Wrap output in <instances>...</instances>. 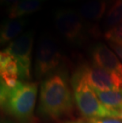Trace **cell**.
Listing matches in <instances>:
<instances>
[{
    "label": "cell",
    "mask_w": 122,
    "mask_h": 123,
    "mask_svg": "<svg viewBox=\"0 0 122 123\" xmlns=\"http://www.w3.org/2000/svg\"><path fill=\"white\" fill-rule=\"evenodd\" d=\"M61 61V53L56 41L49 35L41 37L35 56V71L37 77L49 75Z\"/></svg>",
    "instance_id": "obj_5"
},
{
    "label": "cell",
    "mask_w": 122,
    "mask_h": 123,
    "mask_svg": "<svg viewBox=\"0 0 122 123\" xmlns=\"http://www.w3.org/2000/svg\"><path fill=\"white\" fill-rule=\"evenodd\" d=\"M122 22V0H115L106 13L104 20L105 31Z\"/></svg>",
    "instance_id": "obj_14"
},
{
    "label": "cell",
    "mask_w": 122,
    "mask_h": 123,
    "mask_svg": "<svg viewBox=\"0 0 122 123\" xmlns=\"http://www.w3.org/2000/svg\"><path fill=\"white\" fill-rule=\"evenodd\" d=\"M106 7V0H87L80 7L79 14L88 22H98L104 17Z\"/></svg>",
    "instance_id": "obj_11"
},
{
    "label": "cell",
    "mask_w": 122,
    "mask_h": 123,
    "mask_svg": "<svg viewBox=\"0 0 122 123\" xmlns=\"http://www.w3.org/2000/svg\"><path fill=\"white\" fill-rule=\"evenodd\" d=\"M42 6L40 0H22L7 9L10 19H17L25 15L31 14L40 10Z\"/></svg>",
    "instance_id": "obj_12"
},
{
    "label": "cell",
    "mask_w": 122,
    "mask_h": 123,
    "mask_svg": "<svg viewBox=\"0 0 122 123\" xmlns=\"http://www.w3.org/2000/svg\"><path fill=\"white\" fill-rule=\"evenodd\" d=\"M104 37L112 44H122V22L106 30Z\"/></svg>",
    "instance_id": "obj_15"
},
{
    "label": "cell",
    "mask_w": 122,
    "mask_h": 123,
    "mask_svg": "<svg viewBox=\"0 0 122 123\" xmlns=\"http://www.w3.org/2000/svg\"><path fill=\"white\" fill-rule=\"evenodd\" d=\"M73 98L65 75L53 73L41 83L39 112L47 118L59 119L72 111Z\"/></svg>",
    "instance_id": "obj_1"
},
{
    "label": "cell",
    "mask_w": 122,
    "mask_h": 123,
    "mask_svg": "<svg viewBox=\"0 0 122 123\" xmlns=\"http://www.w3.org/2000/svg\"><path fill=\"white\" fill-rule=\"evenodd\" d=\"M33 39L34 33L33 31H27L10 42L6 48L17 61L20 79L24 80L30 78Z\"/></svg>",
    "instance_id": "obj_6"
},
{
    "label": "cell",
    "mask_w": 122,
    "mask_h": 123,
    "mask_svg": "<svg viewBox=\"0 0 122 123\" xmlns=\"http://www.w3.org/2000/svg\"><path fill=\"white\" fill-rule=\"evenodd\" d=\"M94 91L99 100L106 107L112 110H117L122 107V88L108 91L94 90Z\"/></svg>",
    "instance_id": "obj_13"
},
{
    "label": "cell",
    "mask_w": 122,
    "mask_h": 123,
    "mask_svg": "<svg viewBox=\"0 0 122 123\" xmlns=\"http://www.w3.org/2000/svg\"><path fill=\"white\" fill-rule=\"evenodd\" d=\"M61 2H67V3H68V2H73L74 0H60Z\"/></svg>",
    "instance_id": "obj_21"
},
{
    "label": "cell",
    "mask_w": 122,
    "mask_h": 123,
    "mask_svg": "<svg viewBox=\"0 0 122 123\" xmlns=\"http://www.w3.org/2000/svg\"><path fill=\"white\" fill-rule=\"evenodd\" d=\"M115 111H116V113H117V117L122 120V107H121V108H119L117 110H115Z\"/></svg>",
    "instance_id": "obj_20"
},
{
    "label": "cell",
    "mask_w": 122,
    "mask_h": 123,
    "mask_svg": "<svg viewBox=\"0 0 122 123\" xmlns=\"http://www.w3.org/2000/svg\"><path fill=\"white\" fill-rule=\"evenodd\" d=\"M54 24L58 32L73 44H81L86 37L85 20L79 12L73 9L57 10L54 14Z\"/></svg>",
    "instance_id": "obj_4"
},
{
    "label": "cell",
    "mask_w": 122,
    "mask_h": 123,
    "mask_svg": "<svg viewBox=\"0 0 122 123\" xmlns=\"http://www.w3.org/2000/svg\"><path fill=\"white\" fill-rule=\"evenodd\" d=\"M0 101L2 108L21 123H29L33 119L37 84L19 81L14 87L1 83Z\"/></svg>",
    "instance_id": "obj_2"
},
{
    "label": "cell",
    "mask_w": 122,
    "mask_h": 123,
    "mask_svg": "<svg viewBox=\"0 0 122 123\" xmlns=\"http://www.w3.org/2000/svg\"><path fill=\"white\" fill-rule=\"evenodd\" d=\"M2 123H14V122H10V121H3V122H2Z\"/></svg>",
    "instance_id": "obj_22"
},
{
    "label": "cell",
    "mask_w": 122,
    "mask_h": 123,
    "mask_svg": "<svg viewBox=\"0 0 122 123\" xmlns=\"http://www.w3.org/2000/svg\"><path fill=\"white\" fill-rule=\"evenodd\" d=\"M64 123H90V122L87 120H84V119H75V120L66 121Z\"/></svg>",
    "instance_id": "obj_19"
},
{
    "label": "cell",
    "mask_w": 122,
    "mask_h": 123,
    "mask_svg": "<svg viewBox=\"0 0 122 123\" xmlns=\"http://www.w3.org/2000/svg\"><path fill=\"white\" fill-rule=\"evenodd\" d=\"M71 85L75 103L80 113L87 119L105 117H117V113L115 110L106 107L99 100L81 69L74 74Z\"/></svg>",
    "instance_id": "obj_3"
},
{
    "label": "cell",
    "mask_w": 122,
    "mask_h": 123,
    "mask_svg": "<svg viewBox=\"0 0 122 123\" xmlns=\"http://www.w3.org/2000/svg\"><path fill=\"white\" fill-rule=\"evenodd\" d=\"M93 64L108 72L121 74L122 63L111 49L102 43H98L93 47L90 52Z\"/></svg>",
    "instance_id": "obj_8"
},
{
    "label": "cell",
    "mask_w": 122,
    "mask_h": 123,
    "mask_svg": "<svg viewBox=\"0 0 122 123\" xmlns=\"http://www.w3.org/2000/svg\"><path fill=\"white\" fill-rule=\"evenodd\" d=\"M81 70L87 82L94 90L108 91L122 87L121 74L108 72L94 64L86 65Z\"/></svg>",
    "instance_id": "obj_7"
},
{
    "label": "cell",
    "mask_w": 122,
    "mask_h": 123,
    "mask_svg": "<svg viewBox=\"0 0 122 123\" xmlns=\"http://www.w3.org/2000/svg\"><path fill=\"white\" fill-rule=\"evenodd\" d=\"M121 76H122V72H121Z\"/></svg>",
    "instance_id": "obj_24"
},
{
    "label": "cell",
    "mask_w": 122,
    "mask_h": 123,
    "mask_svg": "<svg viewBox=\"0 0 122 123\" xmlns=\"http://www.w3.org/2000/svg\"><path fill=\"white\" fill-rule=\"evenodd\" d=\"M111 48L113 49L115 53L117 55V56L122 61V44H116L110 43Z\"/></svg>",
    "instance_id": "obj_17"
},
{
    "label": "cell",
    "mask_w": 122,
    "mask_h": 123,
    "mask_svg": "<svg viewBox=\"0 0 122 123\" xmlns=\"http://www.w3.org/2000/svg\"><path fill=\"white\" fill-rule=\"evenodd\" d=\"M26 24L27 21L25 18H17V19L9 18L4 20L1 25V30H0L1 44H10L18 37Z\"/></svg>",
    "instance_id": "obj_10"
},
{
    "label": "cell",
    "mask_w": 122,
    "mask_h": 123,
    "mask_svg": "<svg viewBox=\"0 0 122 123\" xmlns=\"http://www.w3.org/2000/svg\"><path fill=\"white\" fill-rule=\"evenodd\" d=\"M87 120L90 123H122L121 119L114 117H94V118H88Z\"/></svg>",
    "instance_id": "obj_16"
},
{
    "label": "cell",
    "mask_w": 122,
    "mask_h": 123,
    "mask_svg": "<svg viewBox=\"0 0 122 123\" xmlns=\"http://www.w3.org/2000/svg\"><path fill=\"white\" fill-rule=\"evenodd\" d=\"M20 1H22V0H0V3H1L2 6H7L9 8V7L14 6Z\"/></svg>",
    "instance_id": "obj_18"
},
{
    "label": "cell",
    "mask_w": 122,
    "mask_h": 123,
    "mask_svg": "<svg viewBox=\"0 0 122 123\" xmlns=\"http://www.w3.org/2000/svg\"><path fill=\"white\" fill-rule=\"evenodd\" d=\"M40 1H46V0H40Z\"/></svg>",
    "instance_id": "obj_23"
},
{
    "label": "cell",
    "mask_w": 122,
    "mask_h": 123,
    "mask_svg": "<svg viewBox=\"0 0 122 123\" xmlns=\"http://www.w3.org/2000/svg\"><path fill=\"white\" fill-rule=\"evenodd\" d=\"M1 83L8 87H14L19 82V68L17 61L7 49L1 51L0 54Z\"/></svg>",
    "instance_id": "obj_9"
}]
</instances>
